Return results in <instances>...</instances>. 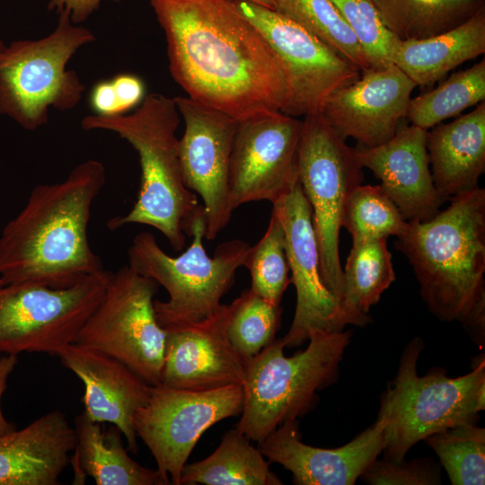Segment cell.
Wrapping results in <instances>:
<instances>
[{"instance_id":"836d02e7","label":"cell","mask_w":485,"mask_h":485,"mask_svg":"<svg viewBox=\"0 0 485 485\" xmlns=\"http://www.w3.org/2000/svg\"><path fill=\"white\" fill-rule=\"evenodd\" d=\"M234 300L236 306L227 336L246 364L275 340L280 324L281 308L259 296L251 288Z\"/></svg>"},{"instance_id":"484cf974","label":"cell","mask_w":485,"mask_h":485,"mask_svg":"<svg viewBox=\"0 0 485 485\" xmlns=\"http://www.w3.org/2000/svg\"><path fill=\"white\" fill-rule=\"evenodd\" d=\"M281 485L259 448L237 428L227 431L207 458L185 464L180 484Z\"/></svg>"},{"instance_id":"2e32d148","label":"cell","mask_w":485,"mask_h":485,"mask_svg":"<svg viewBox=\"0 0 485 485\" xmlns=\"http://www.w3.org/2000/svg\"><path fill=\"white\" fill-rule=\"evenodd\" d=\"M272 205L284 229L291 283L296 290L292 324L282 338L285 347L303 344L315 331H343L350 322L322 279L312 207L300 183Z\"/></svg>"},{"instance_id":"4fadbf2b","label":"cell","mask_w":485,"mask_h":485,"mask_svg":"<svg viewBox=\"0 0 485 485\" xmlns=\"http://www.w3.org/2000/svg\"><path fill=\"white\" fill-rule=\"evenodd\" d=\"M242 385L193 391L162 384L151 386L147 403L134 417V427L153 454L157 470L181 485L182 468L210 427L241 414Z\"/></svg>"},{"instance_id":"e0dca14e","label":"cell","mask_w":485,"mask_h":485,"mask_svg":"<svg viewBox=\"0 0 485 485\" xmlns=\"http://www.w3.org/2000/svg\"><path fill=\"white\" fill-rule=\"evenodd\" d=\"M235 306L234 300L199 322L163 328L162 385L193 391L242 385L245 363L227 336Z\"/></svg>"},{"instance_id":"e575fe53","label":"cell","mask_w":485,"mask_h":485,"mask_svg":"<svg viewBox=\"0 0 485 485\" xmlns=\"http://www.w3.org/2000/svg\"><path fill=\"white\" fill-rule=\"evenodd\" d=\"M352 31L372 68L393 64L400 40L384 24L372 0H331Z\"/></svg>"},{"instance_id":"f35d334b","label":"cell","mask_w":485,"mask_h":485,"mask_svg":"<svg viewBox=\"0 0 485 485\" xmlns=\"http://www.w3.org/2000/svg\"><path fill=\"white\" fill-rule=\"evenodd\" d=\"M102 0H50L48 10L57 13H66L72 22L80 24L98 9ZM119 2L120 0H111Z\"/></svg>"},{"instance_id":"7c38bea8","label":"cell","mask_w":485,"mask_h":485,"mask_svg":"<svg viewBox=\"0 0 485 485\" xmlns=\"http://www.w3.org/2000/svg\"><path fill=\"white\" fill-rule=\"evenodd\" d=\"M240 12L260 31L287 84L283 113L300 117L320 113L338 91L357 81L361 71L298 23L247 0H235Z\"/></svg>"},{"instance_id":"1f68e13d","label":"cell","mask_w":485,"mask_h":485,"mask_svg":"<svg viewBox=\"0 0 485 485\" xmlns=\"http://www.w3.org/2000/svg\"><path fill=\"white\" fill-rule=\"evenodd\" d=\"M406 225L399 208L380 185L357 186L348 198L342 218L352 243L398 237Z\"/></svg>"},{"instance_id":"f1b7e54d","label":"cell","mask_w":485,"mask_h":485,"mask_svg":"<svg viewBox=\"0 0 485 485\" xmlns=\"http://www.w3.org/2000/svg\"><path fill=\"white\" fill-rule=\"evenodd\" d=\"M485 101V60L452 75L436 88L410 99L406 113L424 130Z\"/></svg>"},{"instance_id":"5b68a950","label":"cell","mask_w":485,"mask_h":485,"mask_svg":"<svg viewBox=\"0 0 485 485\" xmlns=\"http://www.w3.org/2000/svg\"><path fill=\"white\" fill-rule=\"evenodd\" d=\"M351 337L349 331H315L307 348L291 357L284 355L282 338L275 339L245 364L235 428L259 444L282 423L304 415L317 392L338 378Z\"/></svg>"},{"instance_id":"d6a6232c","label":"cell","mask_w":485,"mask_h":485,"mask_svg":"<svg viewBox=\"0 0 485 485\" xmlns=\"http://www.w3.org/2000/svg\"><path fill=\"white\" fill-rule=\"evenodd\" d=\"M243 266L251 277L250 288L266 301L279 305L291 278L284 229L274 212H271L261 239L254 246H250Z\"/></svg>"},{"instance_id":"7402d4cb","label":"cell","mask_w":485,"mask_h":485,"mask_svg":"<svg viewBox=\"0 0 485 485\" xmlns=\"http://www.w3.org/2000/svg\"><path fill=\"white\" fill-rule=\"evenodd\" d=\"M76 444L60 410L0 436V485H57Z\"/></svg>"},{"instance_id":"60d3db41","label":"cell","mask_w":485,"mask_h":485,"mask_svg":"<svg viewBox=\"0 0 485 485\" xmlns=\"http://www.w3.org/2000/svg\"><path fill=\"white\" fill-rule=\"evenodd\" d=\"M247 1L275 10L274 0H247Z\"/></svg>"},{"instance_id":"ffe728a7","label":"cell","mask_w":485,"mask_h":485,"mask_svg":"<svg viewBox=\"0 0 485 485\" xmlns=\"http://www.w3.org/2000/svg\"><path fill=\"white\" fill-rule=\"evenodd\" d=\"M57 356L84 384L86 416L116 426L128 449L137 454L134 417L149 401L152 385L121 361L76 343L65 347Z\"/></svg>"},{"instance_id":"ab89813d","label":"cell","mask_w":485,"mask_h":485,"mask_svg":"<svg viewBox=\"0 0 485 485\" xmlns=\"http://www.w3.org/2000/svg\"><path fill=\"white\" fill-rule=\"evenodd\" d=\"M17 364V356L4 355L0 357V436L5 435L15 429V426L10 423L2 410L1 401L5 391L7 380Z\"/></svg>"},{"instance_id":"f546056e","label":"cell","mask_w":485,"mask_h":485,"mask_svg":"<svg viewBox=\"0 0 485 485\" xmlns=\"http://www.w3.org/2000/svg\"><path fill=\"white\" fill-rule=\"evenodd\" d=\"M275 10L298 23L361 72L371 69L359 43L331 0H274Z\"/></svg>"},{"instance_id":"8992f818","label":"cell","mask_w":485,"mask_h":485,"mask_svg":"<svg viewBox=\"0 0 485 485\" xmlns=\"http://www.w3.org/2000/svg\"><path fill=\"white\" fill-rule=\"evenodd\" d=\"M423 340L413 338L404 348L394 379L381 399L385 419L384 459L404 460L409 450L428 436L477 422L485 410V360L472 372L449 378L439 370L419 376L417 363Z\"/></svg>"},{"instance_id":"3957f363","label":"cell","mask_w":485,"mask_h":485,"mask_svg":"<svg viewBox=\"0 0 485 485\" xmlns=\"http://www.w3.org/2000/svg\"><path fill=\"white\" fill-rule=\"evenodd\" d=\"M394 246L412 266L428 310L440 321L460 322L483 345L485 190L451 198L429 220L407 221Z\"/></svg>"},{"instance_id":"6da1fadb","label":"cell","mask_w":485,"mask_h":485,"mask_svg":"<svg viewBox=\"0 0 485 485\" xmlns=\"http://www.w3.org/2000/svg\"><path fill=\"white\" fill-rule=\"evenodd\" d=\"M169 69L187 96L236 120L283 111L284 72L235 0H149Z\"/></svg>"},{"instance_id":"4316f807","label":"cell","mask_w":485,"mask_h":485,"mask_svg":"<svg viewBox=\"0 0 485 485\" xmlns=\"http://www.w3.org/2000/svg\"><path fill=\"white\" fill-rule=\"evenodd\" d=\"M386 241L381 238L352 243L343 269L340 303L350 324L369 323L371 306L378 303L384 291L395 280Z\"/></svg>"},{"instance_id":"5bb4252c","label":"cell","mask_w":485,"mask_h":485,"mask_svg":"<svg viewBox=\"0 0 485 485\" xmlns=\"http://www.w3.org/2000/svg\"><path fill=\"white\" fill-rule=\"evenodd\" d=\"M302 123L281 111L238 121L229 168L233 211L251 201L273 204L299 182L297 149Z\"/></svg>"},{"instance_id":"8d00e7d4","label":"cell","mask_w":485,"mask_h":485,"mask_svg":"<svg viewBox=\"0 0 485 485\" xmlns=\"http://www.w3.org/2000/svg\"><path fill=\"white\" fill-rule=\"evenodd\" d=\"M111 83L121 114L144 101L145 84L139 77L122 74L115 76Z\"/></svg>"},{"instance_id":"7a4b0ae2","label":"cell","mask_w":485,"mask_h":485,"mask_svg":"<svg viewBox=\"0 0 485 485\" xmlns=\"http://www.w3.org/2000/svg\"><path fill=\"white\" fill-rule=\"evenodd\" d=\"M105 181L103 163L90 159L61 181L35 186L0 234V284L65 288L105 270L87 233Z\"/></svg>"},{"instance_id":"30bf717a","label":"cell","mask_w":485,"mask_h":485,"mask_svg":"<svg viewBox=\"0 0 485 485\" xmlns=\"http://www.w3.org/2000/svg\"><path fill=\"white\" fill-rule=\"evenodd\" d=\"M158 287L129 265L111 272L75 343L121 361L152 386L161 384L165 331L154 306Z\"/></svg>"},{"instance_id":"9a60e30c","label":"cell","mask_w":485,"mask_h":485,"mask_svg":"<svg viewBox=\"0 0 485 485\" xmlns=\"http://www.w3.org/2000/svg\"><path fill=\"white\" fill-rule=\"evenodd\" d=\"M185 129L179 155L185 186L203 201L207 240L228 225L229 168L238 120L188 96L174 97Z\"/></svg>"},{"instance_id":"4dcf8cb0","label":"cell","mask_w":485,"mask_h":485,"mask_svg":"<svg viewBox=\"0 0 485 485\" xmlns=\"http://www.w3.org/2000/svg\"><path fill=\"white\" fill-rule=\"evenodd\" d=\"M424 440L438 456L453 485L485 483V429L476 422L449 428Z\"/></svg>"},{"instance_id":"cb8c5ba5","label":"cell","mask_w":485,"mask_h":485,"mask_svg":"<svg viewBox=\"0 0 485 485\" xmlns=\"http://www.w3.org/2000/svg\"><path fill=\"white\" fill-rule=\"evenodd\" d=\"M74 428L76 444L70 462L75 483H84L89 476L98 485L172 484L157 469L146 468L128 455L116 426L103 431L101 423L91 420L83 411L75 418Z\"/></svg>"},{"instance_id":"9c48e42d","label":"cell","mask_w":485,"mask_h":485,"mask_svg":"<svg viewBox=\"0 0 485 485\" xmlns=\"http://www.w3.org/2000/svg\"><path fill=\"white\" fill-rule=\"evenodd\" d=\"M302 121L298 180L312 207L321 277L340 304L343 290L340 232L348 198L364 181L363 167L356 148L348 146L321 113L307 115Z\"/></svg>"},{"instance_id":"ba28073f","label":"cell","mask_w":485,"mask_h":485,"mask_svg":"<svg viewBox=\"0 0 485 485\" xmlns=\"http://www.w3.org/2000/svg\"><path fill=\"white\" fill-rule=\"evenodd\" d=\"M55 30L39 40H22L0 53V114L26 130H36L48 120L50 109L75 108L84 84L66 66L79 48L95 40L87 28L58 14Z\"/></svg>"},{"instance_id":"44dd1931","label":"cell","mask_w":485,"mask_h":485,"mask_svg":"<svg viewBox=\"0 0 485 485\" xmlns=\"http://www.w3.org/2000/svg\"><path fill=\"white\" fill-rule=\"evenodd\" d=\"M427 131L411 125L398 129L382 145L356 148L361 166L381 181L380 186L408 222L431 219L445 203L432 180Z\"/></svg>"},{"instance_id":"74e56055","label":"cell","mask_w":485,"mask_h":485,"mask_svg":"<svg viewBox=\"0 0 485 485\" xmlns=\"http://www.w3.org/2000/svg\"><path fill=\"white\" fill-rule=\"evenodd\" d=\"M90 104L96 115H120V109L111 80L97 83L90 95Z\"/></svg>"},{"instance_id":"603a6c76","label":"cell","mask_w":485,"mask_h":485,"mask_svg":"<svg viewBox=\"0 0 485 485\" xmlns=\"http://www.w3.org/2000/svg\"><path fill=\"white\" fill-rule=\"evenodd\" d=\"M427 131L434 185L446 201L477 189L485 171V101L469 113Z\"/></svg>"},{"instance_id":"8fae6325","label":"cell","mask_w":485,"mask_h":485,"mask_svg":"<svg viewBox=\"0 0 485 485\" xmlns=\"http://www.w3.org/2000/svg\"><path fill=\"white\" fill-rule=\"evenodd\" d=\"M110 274L105 269L65 288L0 284V352L57 356L75 343L101 302Z\"/></svg>"},{"instance_id":"d590c367","label":"cell","mask_w":485,"mask_h":485,"mask_svg":"<svg viewBox=\"0 0 485 485\" xmlns=\"http://www.w3.org/2000/svg\"><path fill=\"white\" fill-rule=\"evenodd\" d=\"M359 478L371 485L441 484L440 467L427 458L414 459L410 462L375 459Z\"/></svg>"},{"instance_id":"83f0119b","label":"cell","mask_w":485,"mask_h":485,"mask_svg":"<svg viewBox=\"0 0 485 485\" xmlns=\"http://www.w3.org/2000/svg\"><path fill=\"white\" fill-rule=\"evenodd\" d=\"M384 24L401 40L445 32L484 6V0H372Z\"/></svg>"},{"instance_id":"b9f144b4","label":"cell","mask_w":485,"mask_h":485,"mask_svg":"<svg viewBox=\"0 0 485 485\" xmlns=\"http://www.w3.org/2000/svg\"><path fill=\"white\" fill-rule=\"evenodd\" d=\"M5 45L4 43L0 40V53L4 48Z\"/></svg>"},{"instance_id":"d4e9b609","label":"cell","mask_w":485,"mask_h":485,"mask_svg":"<svg viewBox=\"0 0 485 485\" xmlns=\"http://www.w3.org/2000/svg\"><path fill=\"white\" fill-rule=\"evenodd\" d=\"M484 53L485 5L445 32L419 40L400 41L393 64L417 86L426 87Z\"/></svg>"},{"instance_id":"ac0fdd59","label":"cell","mask_w":485,"mask_h":485,"mask_svg":"<svg viewBox=\"0 0 485 485\" xmlns=\"http://www.w3.org/2000/svg\"><path fill=\"white\" fill-rule=\"evenodd\" d=\"M416 86L394 64L371 68L335 93L320 113L343 139L375 147L394 137Z\"/></svg>"},{"instance_id":"52a82bcc","label":"cell","mask_w":485,"mask_h":485,"mask_svg":"<svg viewBox=\"0 0 485 485\" xmlns=\"http://www.w3.org/2000/svg\"><path fill=\"white\" fill-rule=\"evenodd\" d=\"M205 216L194 223L190 245L181 255H168L148 232L137 234L128 248V265L154 280L168 293L154 300L156 319L163 328L199 322L213 314L243 266L250 245L238 239L217 246L212 257L204 246Z\"/></svg>"},{"instance_id":"277c9868","label":"cell","mask_w":485,"mask_h":485,"mask_svg":"<svg viewBox=\"0 0 485 485\" xmlns=\"http://www.w3.org/2000/svg\"><path fill=\"white\" fill-rule=\"evenodd\" d=\"M179 122L174 99L161 93L145 97L133 113L88 115L81 121L84 130L116 133L139 157L137 200L126 215L110 219L108 228L114 231L129 224L149 225L162 233L176 251L183 249L194 223L204 215L203 206L183 181L176 137Z\"/></svg>"},{"instance_id":"d6986e66","label":"cell","mask_w":485,"mask_h":485,"mask_svg":"<svg viewBox=\"0 0 485 485\" xmlns=\"http://www.w3.org/2000/svg\"><path fill=\"white\" fill-rule=\"evenodd\" d=\"M385 419L378 413L374 424L349 443L326 449L301 440L297 419L282 423L259 449L270 463L281 464L297 485H353L384 447Z\"/></svg>"}]
</instances>
